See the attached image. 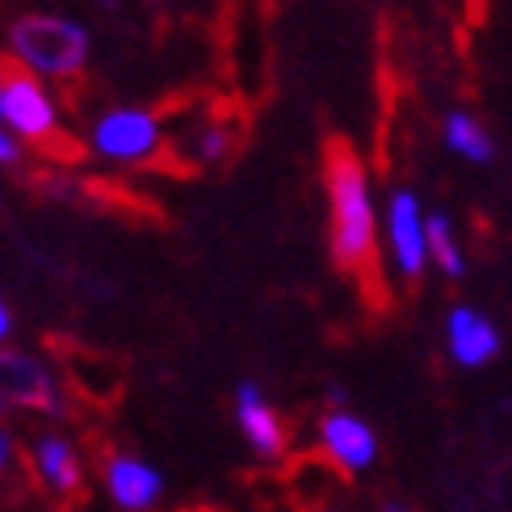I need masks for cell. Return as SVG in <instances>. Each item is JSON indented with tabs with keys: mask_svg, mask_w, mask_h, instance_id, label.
I'll list each match as a JSON object with an SVG mask.
<instances>
[{
	"mask_svg": "<svg viewBox=\"0 0 512 512\" xmlns=\"http://www.w3.org/2000/svg\"><path fill=\"white\" fill-rule=\"evenodd\" d=\"M324 164H328V198H332V256L357 282H374L378 223H374L366 164L345 139H328Z\"/></svg>",
	"mask_w": 512,
	"mask_h": 512,
	"instance_id": "6da1fadb",
	"label": "cell"
},
{
	"mask_svg": "<svg viewBox=\"0 0 512 512\" xmlns=\"http://www.w3.org/2000/svg\"><path fill=\"white\" fill-rule=\"evenodd\" d=\"M9 42L17 59L42 76H72L89 59V34H84V26H76L68 17H51V13L17 17L9 30Z\"/></svg>",
	"mask_w": 512,
	"mask_h": 512,
	"instance_id": "7a4b0ae2",
	"label": "cell"
},
{
	"mask_svg": "<svg viewBox=\"0 0 512 512\" xmlns=\"http://www.w3.org/2000/svg\"><path fill=\"white\" fill-rule=\"evenodd\" d=\"M0 93H5V122L17 135L47 139L55 131V105L21 59L0 55Z\"/></svg>",
	"mask_w": 512,
	"mask_h": 512,
	"instance_id": "3957f363",
	"label": "cell"
},
{
	"mask_svg": "<svg viewBox=\"0 0 512 512\" xmlns=\"http://www.w3.org/2000/svg\"><path fill=\"white\" fill-rule=\"evenodd\" d=\"M0 408L63 412L51 370L21 349H0Z\"/></svg>",
	"mask_w": 512,
	"mask_h": 512,
	"instance_id": "277c9868",
	"label": "cell"
},
{
	"mask_svg": "<svg viewBox=\"0 0 512 512\" xmlns=\"http://www.w3.org/2000/svg\"><path fill=\"white\" fill-rule=\"evenodd\" d=\"M319 445L340 475H366L378 462V433L349 408H332L319 420Z\"/></svg>",
	"mask_w": 512,
	"mask_h": 512,
	"instance_id": "5b68a950",
	"label": "cell"
},
{
	"mask_svg": "<svg viewBox=\"0 0 512 512\" xmlns=\"http://www.w3.org/2000/svg\"><path fill=\"white\" fill-rule=\"evenodd\" d=\"M387 231H391V256H395V269L416 282L429 265V231H424V210L416 202V194L399 189L391 198V210H387Z\"/></svg>",
	"mask_w": 512,
	"mask_h": 512,
	"instance_id": "8992f818",
	"label": "cell"
},
{
	"mask_svg": "<svg viewBox=\"0 0 512 512\" xmlns=\"http://www.w3.org/2000/svg\"><path fill=\"white\" fill-rule=\"evenodd\" d=\"M93 147L110 160H143L160 147V122L143 110H114L93 126Z\"/></svg>",
	"mask_w": 512,
	"mask_h": 512,
	"instance_id": "52a82bcc",
	"label": "cell"
},
{
	"mask_svg": "<svg viewBox=\"0 0 512 512\" xmlns=\"http://www.w3.org/2000/svg\"><path fill=\"white\" fill-rule=\"evenodd\" d=\"M101 475H105V492L122 512H147L164 496V475L135 454H110Z\"/></svg>",
	"mask_w": 512,
	"mask_h": 512,
	"instance_id": "ba28073f",
	"label": "cell"
},
{
	"mask_svg": "<svg viewBox=\"0 0 512 512\" xmlns=\"http://www.w3.org/2000/svg\"><path fill=\"white\" fill-rule=\"evenodd\" d=\"M236 424H240V433L256 458H282L286 454V424L256 382H240L236 387Z\"/></svg>",
	"mask_w": 512,
	"mask_h": 512,
	"instance_id": "9c48e42d",
	"label": "cell"
},
{
	"mask_svg": "<svg viewBox=\"0 0 512 512\" xmlns=\"http://www.w3.org/2000/svg\"><path fill=\"white\" fill-rule=\"evenodd\" d=\"M445 349L458 366L479 370L500 357V328L475 307H454L445 315Z\"/></svg>",
	"mask_w": 512,
	"mask_h": 512,
	"instance_id": "30bf717a",
	"label": "cell"
},
{
	"mask_svg": "<svg viewBox=\"0 0 512 512\" xmlns=\"http://www.w3.org/2000/svg\"><path fill=\"white\" fill-rule=\"evenodd\" d=\"M34 462H38L42 483H47L51 492H59V496H72L76 487H80V479H84V466H80L76 445H72V441H63V437H55V433L38 437V445H34Z\"/></svg>",
	"mask_w": 512,
	"mask_h": 512,
	"instance_id": "8fae6325",
	"label": "cell"
},
{
	"mask_svg": "<svg viewBox=\"0 0 512 512\" xmlns=\"http://www.w3.org/2000/svg\"><path fill=\"white\" fill-rule=\"evenodd\" d=\"M445 147L458 152L462 160H475V164H487V160L496 156L492 135H487L483 126L471 114H462V110H454L450 118H445Z\"/></svg>",
	"mask_w": 512,
	"mask_h": 512,
	"instance_id": "7c38bea8",
	"label": "cell"
},
{
	"mask_svg": "<svg viewBox=\"0 0 512 512\" xmlns=\"http://www.w3.org/2000/svg\"><path fill=\"white\" fill-rule=\"evenodd\" d=\"M424 231H429V261H437V269L445 277H462L466 265H462V252H458L450 219L445 215H424Z\"/></svg>",
	"mask_w": 512,
	"mask_h": 512,
	"instance_id": "4fadbf2b",
	"label": "cell"
},
{
	"mask_svg": "<svg viewBox=\"0 0 512 512\" xmlns=\"http://www.w3.org/2000/svg\"><path fill=\"white\" fill-rule=\"evenodd\" d=\"M17 160V143L9 135H0V164H13Z\"/></svg>",
	"mask_w": 512,
	"mask_h": 512,
	"instance_id": "5bb4252c",
	"label": "cell"
},
{
	"mask_svg": "<svg viewBox=\"0 0 512 512\" xmlns=\"http://www.w3.org/2000/svg\"><path fill=\"white\" fill-rule=\"evenodd\" d=\"M13 462V441H9V433L0 429V471H5V466Z\"/></svg>",
	"mask_w": 512,
	"mask_h": 512,
	"instance_id": "9a60e30c",
	"label": "cell"
},
{
	"mask_svg": "<svg viewBox=\"0 0 512 512\" xmlns=\"http://www.w3.org/2000/svg\"><path fill=\"white\" fill-rule=\"evenodd\" d=\"M374 512H416V508H412L408 500H382Z\"/></svg>",
	"mask_w": 512,
	"mask_h": 512,
	"instance_id": "2e32d148",
	"label": "cell"
},
{
	"mask_svg": "<svg viewBox=\"0 0 512 512\" xmlns=\"http://www.w3.org/2000/svg\"><path fill=\"white\" fill-rule=\"evenodd\" d=\"M9 328H13V319H9V307H5V298H0V340L9 336Z\"/></svg>",
	"mask_w": 512,
	"mask_h": 512,
	"instance_id": "e0dca14e",
	"label": "cell"
},
{
	"mask_svg": "<svg viewBox=\"0 0 512 512\" xmlns=\"http://www.w3.org/2000/svg\"><path fill=\"white\" fill-rule=\"evenodd\" d=\"M0 118H5V93H0Z\"/></svg>",
	"mask_w": 512,
	"mask_h": 512,
	"instance_id": "ac0fdd59",
	"label": "cell"
},
{
	"mask_svg": "<svg viewBox=\"0 0 512 512\" xmlns=\"http://www.w3.org/2000/svg\"><path fill=\"white\" fill-rule=\"evenodd\" d=\"M315 512H332V508H315Z\"/></svg>",
	"mask_w": 512,
	"mask_h": 512,
	"instance_id": "d6986e66",
	"label": "cell"
}]
</instances>
